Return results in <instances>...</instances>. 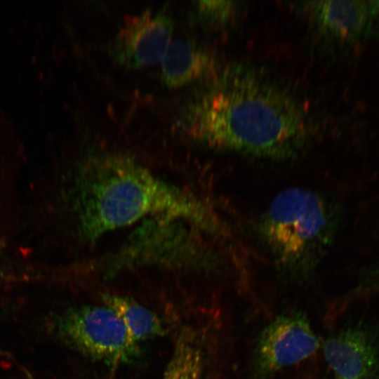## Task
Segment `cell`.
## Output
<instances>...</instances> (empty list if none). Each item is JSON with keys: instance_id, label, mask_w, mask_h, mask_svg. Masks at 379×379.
I'll list each match as a JSON object with an SVG mask.
<instances>
[{"instance_id": "2", "label": "cell", "mask_w": 379, "mask_h": 379, "mask_svg": "<svg viewBox=\"0 0 379 379\" xmlns=\"http://www.w3.org/2000/svg\"><path fill=\"white\" fill-rule=\"evenodd\" d=\"M69 205L79 232L95 240L148 216L200 225L215 222L200 201L119 152L87 155L75 172Z\"/></svg>"}, {"instance_id": "13", "label": "cell", "mask_w": 379, "mask_h": 379, "mask_svg": "<svg viewBox=\"0 0 379 379\" xmlns=\"http://www.w3.org/2000/svg\"><path fill=\"white\" fill-rule=\"evenodd\" d=\"M2 247H3V244H2V241H1V238L0 237V263H1V261Z\"/></svg>"}, {"instance_id": "4", "label": "cell", "mask_w": 379, "mask_h": 379, "mask_svg": "<svg viewBox=\"0 0 379 379\" xmlns=\"http://www.w3.org/2000/svg\"><path fill=\"white\" fill-rule=\"evenodd\" d=\"M53 331L63 345L108 365L128 363L139 354L138 343L117 314L103 304L66 309L53 319Z\"/></svg>"}, {"instance_id": "1", "label": "cell", "mask_w": 379, "mask_h": 379, "mask_svg": "<svg viewBox=\"0 0 379 379\" xmlns=\"http://www.w3.org/2000/svg\"><path fill=\"white\" fill-rule=\"evenodd\" d=\"M175 127L209 147L269 159L297 154L312 130L296 100L243 66L216 73L182 107Z\"/></svg>"}, {"instance_id": "8", "label": "cell", "mask_w": 379, "mask_h": 379, "mask_svg": "<svg viewBox=\"0 0 379 379\" xmlns=\"http://www.w3.org/2000/svg\"><path fill=\"white\" fill-rule=\"evenodd\" d=\"M311 22L326 36L352 41L369 34L373 17L368 1H309L300 5Z\"/></svg>"}, {"instance_id": "9", "label": "cell", "mask_w": 379, "mask_h": 379, "mask_svg": "<svg viewBox=\"0 0 379 379\" xmlns=\"http://www.w3.org/2000/svg\"><path fill=\"white\" fill-rule=\"evenodd\" d=\"M213 55L196 41L178 38L171 41L161 59V80L168 88H177L216 74Z\"/></svg>"}, {"instance_id": "6", "label": "cell", "mask_w": 379, "mask_h": 379, "mask_svg": "<svg viewBox=\"0 0 379 379\" xmlns=\"http://www.w3.org/2000/svg\"><path fill=\"white\" fill-rule=\"evenodd\" d=\"M319 340L307 316L300 312L282 314L260 332L255 350L258 376L265 377L310 357Z\"/></svg>"}, {"instance_id": "7", "label": "cell", "mask_w": 379, "mask_h": 379, "mask_svg": "<svg viewBox=\"0 0 379 379\" xmlns=\"http://www.w3.org/2000/svg\"><path fill=\"white\" fill-rule=\"evenodd\" d=\"M325 360L336 379H374L379 355L370 335L348 328L329 337L323 345Z\"/></svg>"}, {"instance_id": "10", "label": "cell", "mask_w": 379, "mask_h": 379, "mask_svg": "<svg viewBox=\"0 0 379 379\" xmlns=\"http://www.w3.org/2000/svg\"><path fill=\"white\" fill-rule=\"evenodd\" d=\"M103 305L111 308L137 343L163 336L166 328L159 316L149 308L127 297L105 293Z\"/></svg>"}, {"instance_id": "14", "label": "cell", "mask_w": 379, "mask_h": 379, "mask_svg": "<svg viewBox=\"0 0 379 379\" xmlns=\"http://www.w3.org/2000/svg\"><path fill=\"white\" fill-rule=\"evenodd\" d=\"M0 319H1V314H0Z\"/></svg>"}, {"instance_id": "3", "label": "cell", "mask_w": 379, "mask_h": 379, "mask_svg": "<svg viewBox=\"0 0 379 379\" xmlns=\"http://www.w3.org/2000/svg\"><path fill=\"white\" fill-rule=\"evenodd\" d=\"M327 209L314 192L293 187L278 194L265 213L262 232L277 261L288 270H305L325 241Z\"/></svg>"}, {"instance_id": "12", "label": "cell", "mask_w": 379, "mask_h": 379, "mask_svg": "<svg viewBox=\"0 0 379 379\" xmlns=\"http://www.w3.org/2000/svg\"><path fill=\"white\" fill-rule=\"evenodd\" d=\"M239 11L234 1H197L192 6L195 19L206 26H224L232 22Z\"/></svg>"}, {"instance_id": "5", "label": "cell", "mask_w": 379, "mask_h": 379, "mask_svg": "<svg viewBox=\"0 0 379 379\" xmlns=\"http://www.w3.org/2000/svg\"><path fill=\"white\" fill-rule=\"evenodd\" d=\"M173 29V17L166 7L147 8L125 20L107 46L108 55L128 69L153 65L165 55Z\"/></svg>"}, {"instance_id": "11", "label": "cell", "mask_w": 379, "mask_h": 379, "mask_svg": "<svg viewBox=\"0 0 379 379\" xmlns=\"http://www.w3.org/2000/svg\"><path fill=\"white\" fill-rule=\"evenodd\" d=\"M203 373L200 347L190 336L179 335L161 379H202Z\"/></svg>"}]
</instances>
